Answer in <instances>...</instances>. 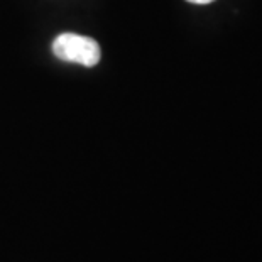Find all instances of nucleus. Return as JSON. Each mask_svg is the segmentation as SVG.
I'll list each match as a JSON object with an SVG mask.
<instances>
[{
	"mask_svg": "<svg viewBox=\"0 0 262 262\" xmlns=\"http://www.w3.org/2000/svg\"><path fill=\"white\" fill-rule=\"evenodd\" d=\"M189 4H198V5H205V4H211L215 2V0H186Z\"/></svg>",
	"mask_w": 262,
	"mask_h": 262,
	"instance_id": "2",
	"label": "nucleus"
},
{
	"mask_svg": "<svg viewBox=\"0 0 262 262\" xmlns=\"http://www.w3.org/2000/svg\"><path fill=\"white\" fill-rule=\"evenodd\" d=\"M51 48L58 59L81 64L85 68L97 66L102 58V49L95 39L75 34V32H63V34L56 36Z\"/></svg>",
	"mask_w": 262,
	"mask_h": 262,
	"instance_id": "1",
	"label": "nucleus"
}]
</instances>
